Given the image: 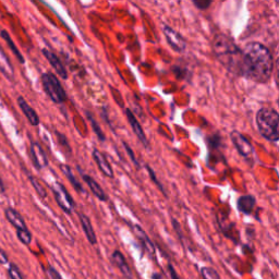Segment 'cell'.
Segmentation results:
<instances>
[{
  "label": "cell",
  "mask_w": 279,
  "mask_h": 279,
  "mask_svg": "<svg viewBox=\"0 0 279 279\" xmlns=\"http://www.w3.org/2000/svg\"><path fill=\"white\" fill-rule=\"evenodd\" d=\"M201 276H202L203 279H220V276L218 273L212 267H202L201 268Z\"/></svg>",
  "instance_id": "obj_25"
},
{
  "label": "cell",
  "mask_w": 279,
  "mask_h": 279,
  "mask_svg": "<svg viewBox=\"0 0 279 279\" xmlns=\"http://www.w3.org/2000/svg\"><path fill=\"white\" fill-rule=\"evenodd\" d=\"M111 260L115 263V265L118 267V269L121 272V274L125 276L127 279H133L132 278V272L131 268L128 265V262L126 261V258L123 257V254L120 251H115L111 255Z\"/></svg>",
  "instance_id": "obj_15"
},
{
  "label": "cell",
  "mask_w": 279,
  "mask_h": 279,
  "mask_svg": "<svg viewBox=\"0 0 279 279\" xmlns=\"http://www.w3.org/2000/svg\"><path fill=\"white\" fill-rule=\"evenodd\" d=\"M18 105L20 107V109L22 110V113L24 114L29 122L31 123V126L36 127L40 125V117H38V115L36 114V111L33 109V108L27 104L26 100L22 96L18 97Z\"/></svg>",
  "instance_id": "obj_12"
},
{
  "label": "cell",
  "mask_w": 279,
  "mask_h": 279,
  "mask_svg": "<svg viewBox=\"0 0 279 279\" xmlns=\"http://www.w3.org/2000/svg\"><path fill=\"white\" fill-rule=\"evenodd\" d=\"M6 192V187H5V183L2 179V177H0V193H5Z\"/></svg>",
  "instance_id": "obj_34"
},
{
  "label": "cell",
  "mask_w": 279,
  "mask_h": 279,
  "mask_svg": "<svg viewBox=\"0 0 279 279\" xmlns=\"http://www.w3.org/2000/svg\"><path fill=\"white\" fill-rule=\"evenodd\" d=\"M152 279H165L164 277H162L160 274H156V273H154L153 276H152Z\"/></svg>",
  "instance_id": "obj_35"
},
{
  "label": "cell",
  "mask_w": 279,
  "mask_h": 279,
  "mask_svg": "<svg viewBox=\"0 0 279 279\" xmlns=\"http://www.w3.org/2000/svg\"><path fill=\"white\" fill-rule=\"evenodd\" d=\"M273 68L272 52L265 45L253 42L242 49L241 76L258 83H266L272 76Z\"/></svg>",
  "instance_id": "obj_1"
},
{
  "label": "cell",
  "mask_w": 279,
  "mask_h": 279,
  "mask_svg": "<svg viewBox=\"0 0 279 279\" xmlns=\"http://www.w3.org/2000/svg\"><path fill=\"white\" fill-rule=\"evenodd\" d=\"M126 115H127V118H128V121L130 123L131 128H132L134 134L137 136V138L141 141L144 145V147H146V149H149V140H147L146 137V134L144 132V130L142 128V126L140 125V122L137 121V119L135 118L134 114L131 111L130 109H126Z\"/></svg>",
  "instance_id": "obj_10"
},
{
  "label": "cell",
  "mask_w": 279,
  "mask_h": 279,
  "mask_svg": "<svg viewBox=\"0 0 279 279\" xmlns=\"http://www.w3.org/2000/svg\"><path fill=\"white\" fill-rule=\"evenodd\" d=\"M77 170H79V172L81 173L82 175V178H83V180L88 183L89 185V188L91 189L92 193L93 194H94L99 201H102V202H105V201L107 200V197L105 194V191L103 190V188L100 187L99 183L95 180V179H93V178L87 174H84L82 170L77 167Z\"/></svg>",
  "instance_id": "obj_14"
},
{
  "label": "cell",
  "mask_w": 279,
  "mask_h": 279,
  "mask_svg": "<svg viewBox=\"0 0 279 279\" xmlns=\"http://www.w3.org/2000/svg\"><path fill=\"white\" fill-rule=\"evenodd\" d=\"M145 168H146V170H147V172H149V174H150V177H151V179L154 181V183L155 184H156L157 185V187H158V189L162 192V194H164L165 197H167L166 196V192H165V189H164V187H162V184L159 182V180L157 179V178H156V175H155V173H154V170L149 166V165H146L145 166Z\"/></svg>",
  "instance_id": "obj_27"
},
{
  "label": "cell",
  "mask_w": 279,
  "mask_h": 279,
  "mask_svg": "<svg viewBox=\"0 0 279 279\" xmlns=\"http://www.w3.org/2000/svg\"><path fill=\"white\" fill-rule=\"evenodd\" d=\"M30 157L34 167L37 170H42L48 166V158L46 156L43 147L40 143L32 141L30 145Z\"/></svg>",
  "instance_id": "obj_8"
},
{
  "label": "cell",
  "mask_w": 279,
  "mask_h": 279,
  "mask_svg": "<svg viewBox=\"0 0 279 279\" xmlns=\"http://www.w3.org/2000/svg\"><path fill=\"white\" fill-rule=\"evenodd\" d=\"M56 135H57V137H58V142H59V144H61V146L66 147V150L70 151V145H69V143H68L67 137H66L63 133L58 132V131H56Z\"/></svg>",
  "instance_id": "obj_30"
},
{
  "label": "cell",
  "mask_w": 279,
  "mask_h": 279,
  "mask_svg": "<svg viewBox=\"0 0 279 279\" xmlns=\"http://www.w3.org/2000/svg\"><path fill=\"white\" fill-rule=\"evenodd\" d=\"M212 49L216 59L229 72L241 76L242 49H240L235 41L226 34H217L212 41Z\"/></svg>",
  "instance_id": "obj_2"
},
{
  "label": "cell",
  "mask_w": 279,
  "mask_h": 279,
  "mask_svg": "<svg viewBox=\"0 0 279 279\" xmlns=\"http://www.w3.org/2000/svg\"><path fill=\"white\" fill-rule=\"evenodd\" d=\"M0 35H2V37L6 41V43L8 44V46H9V48L12 50V52L14 53L15 57H17V59L19 60V63H20V64H24V63H25L24 57L22 56V53L19 51V49H18L17 46H15L14 42L11 40V37H10L9 33H8L6 30H3L2 32H0Z\"/></svg>",
  "instance_id": "obj_21"
},
{
  "label": "cell",
  "mask_w": 279,
  "mask_h": 279,
  "mask_svg": "<svg viewBox=\"0 0 279 279\" xmlns=\"http://www.w3.org/2000/svg\"><path fill=\"white\" fill-rule=\"evenodd\" d=\"M46 274H47L48 279H63L60 276V274L58 273V270H56L52 266H48L46 268Z\"/></svg>",
  "instance_id": "obj_28"
},
{
  "label": "cell",
  "mask_w": 279,
  "mask_h": 279,
  "mask_svg": "<svg viewBox=\"0 0 279 279\" xmlns=\"http://www.w3.org/2000/svg\"><path fill=\"white\" fill-rule=\"evenodd\" d=\"M77 215H79L82 228H83V231L85 234V237H87V239H88V241L92 245H95L97 243V237H96L94 229H93V226H92V222H91L90 218L87 215H84L82 213H79Z\"/></svg>",
  "instance_id": "obj_16"
},
{
  "label": "cell",
  "mask_w": 279,
  "mask_h": 279,
  "mask_svg": "<svg viewBox=\"0 0 279 279\" xmlns=\"http://www.w3.org/2000/svg\"><path fill=\"white\" fill-rule=\"evenodd\" d=\"M255 198L251 194H246L240 197L237 201V207L239 212H241L244 215H251L253 213V209L255 207Z\"/></svg>",
  "instance_id": "obj_18"
},
{
  "label": "cell",
  "mask_w": 279,
  "mask_h": 279,
  "mask_svg": "<svg viewBox=\"0 0 279 279\" xmlns=\"http://www.w3.org/2000/svg\"><path fill=\"white\" fill-rule=\"evenodd\" d=\"M133 231H134L135 236L137 237V239L140 240V242H141L142 245L144 246V249L146 250V252L149 253L150 255H152V257H154L155 253H156V249H155V245L151 241V239L149 238V236L145 234V231L141 227L137 226V225L133 226Z\"/></svg>",
  "instance_id": "obj_17"
},
{
  "label": "cell",
  "mask_w": 279,
  "mask_h": 279,
  "mask_svg": "<svg viewBox=\"0 0 279 279\" xmlns=\"http://www.w3.org/2000/svg\"><path fill=\"white\" fill-rule=\"evenodd\" d=\"M0 71H2L8 79L12 80L14 77V68L10 63L9 57L7 53L0 47Z\"/></svg>",
  "instance_id": "obj_19"
},
{
  "label": "cell",
  "mask_w": 279,
  "mask_h": 279,
  "mask_svg": "<svg viewBox=\"0 0 279 279\" xmlns=\"http://www.w3.org/2000/svg\"><path fill=\"white\" fill-rule=\"evenodd\" d=\"M8 263H9V258H8L7 253L3 249H0V264L5 265L8 264Z\"/></svg>",
  "instance_id": "obj_32"
},
{
  "label": "cell",
  "mask_w": 279,
  "mask_h": 279,
  "mask_svg": "<svg viewBox=\"0 0 279 279\" xmlns=\"http://www.w3.org/2000/svg\"><path fill=\"white\" fill-rule=\"evenodd\" d=\"M42 52H43V55L45 56V58L48 60L49 65L53 68V70H55V71L57 72V74L61 77V79L67 80L68 79L67 70H66L65 66L63 65V63H61V60L57 57L56 53H53L52 51L46 49V48H44L42 50Z\"/></svg>",
  "instance_id": "obj_9"
},
{
  "label": "cell",
  "mask_w": 279,
  "mask_h": 279,
  "mask_svg": "<svg viewBox=\"0 0 279 279\" xmlns=\"http://www.w3.org/2000/svg\"><path fill=\"white\" fill-rule=\"evenodd\" d=\"M122 145L125 146V149H126V151H127V153H128V155H129V157L131 158V160H132L133 164H134L136 167H140V162L137 161V159H136V157H135V155H134L133 151L131 150V147H130L126 142H122Z\"/></svg>",
  "instance_id": "obj_29"
},
{
  "label": "cell",
  "mask_w": 279,
  "mask_h": 279,
  "mask_svg": "<svg viewBox=\"0 0 279 279\" xmlns=\"http://www.w3.org/2000/svg\"><path fill=\"white\" fill-rule=\"evenodd\" d=\"M87 117H88L89 121L91 122V126L93 127V130H94V132H95L96 136L98 137L99 141H100V142L106 141V136H105V134L103 133V131H102V129H100V127H99V125L97 123V121L95 120L94 116L92 115V113L87 111Z\"/></svg>",
  "instance_id": "obj_22"
},
{
  "label": "cell",
  "mask_w": 279,
  "mask_h": 279,
  "mask_svg": "<svg viewBox=\"0 0 279 279\" xmlns=\"http://www.w3.org/2000/svg\"><path fill=\"white\" fill-rule=\"evenodd\" d=\"M60 169H61V172L64 173V175L67 177V179L69 180V182L72 184V187L77 192H80V193H84L85 192L84 188L82 187V184L80 183L79 179H77V178L74 176L72 169L70 168V166H68V165H60Z\"/></svg>",
  "instance_id": "obj_20"
},
{
  "label": "cell",
  "mask_w": 279,
  "mask_h": 279,
  "mask_svg": "<svg viewBox=\"0 0 279 279\" xmlns=\"http://www.w3.org/2000/svg\"><path fill=\"white\" fill-rule=\"evenodd\" d=\"M8 275H9L10 279H24L20 268L14 263H11L9 267H8Z\"/></svg>",
  "instance_id": "obj_26"
},
{
  "label": "cell",
  "mask_w": 279,
  "mask_h": 279,
  "mask_svg": "<svg viewBox=\"0 0 279 279\" xmlns=\"http://www.w3.org/2000/svg\"><path fill=\"white\" fill-rule=\"evenodd\" d=\"M230 140L232 144L236 147L238 153L241 155V156L249 158L252 156L254 153V147L251 144V142L247 140L241 132H239L237 130H234L230 133Z\"/></svg>",
  "instance_id": "obj_6"
},
{
  "label": "cell",
  "mask_w": 279,
  "mask_h": 279,
  "mask_svg": "<svg viewBox=\"0 0 279 279\" xmlns=\"http://www.w3.org/2000/svg\"><path fill=\"white\" fill-rule=\"evenodd\" d=\"M51 190H52L53 197H55V200H56L58 206L63 209L66 214H68V215L72 214L75 204H74V201H73L72 197L70 196V193L65 188V185L56 181L52 183Z\"/></svg>",
  "instance_id": "obj_5"
},
{
  "label": "cell",
  "mask_w": 279,
  "mask_h": 279,
  "mask_svg": "<svg viewBox=\"0 0 279 279\" xmlns=\"http://www.w3.org/2000/svg\"><path fill=\"white\" fill-rule=\"evenodd\" d=\"M257 126L260 133L267 141L277 142L279 138V115L274 108L263 107L257 114Z\"/></svg>",
  "instance_id": "obj_3"
},
{
  "label": "cell",
  "mask_w": 279,
  "mask_h": 279,
  "mask_svg": "<svg viewBox=\"0 0 279 279\" xmlns=\"http://www.w3.org/2000/svg\"><path fill=\"white\" fill-rule=\"evenodd\" d=\"M168 270H169V274H170V277H172V279H181L179 276H178L176 269L174 268V266L172 264H169Z\"/></svg>",
  "instance_id": "obj_33"
},
{
  "label": "cell",
  "mask_w": 279,
  "mask_h": 279,
  "mask_svg": "<svg viewBox=\"0 0 279 279\" xmlns=\"http://www.w3.org/2000/svg\"><path fill=\"white\" fill-rule=\"evenodd\" d=\"M162 32H164V35L168 44L170 45V47L174 50L178 52H183L185 48H187V42H185L182 35L178 33L177 31H175L169 25H164L162 26Z\"/></svg>",
  "instance_id": "obj_7"
},
{
  "label": "cell",
  "mask_w": 279,
  "mask_h": 279,
  "mask_svg": "<svg viewBox=\"0 0 279 279\" xmlns=\"http://www.w3.org/2000/svg\"><path fill=\"white\" fill-rule=\"evenodd\" d=\"M5 216H6L7 220L9 221L17 230L27 229V226H26L24 218H23L22 215L18 211H15L14 208H12V207L6 208L5 209Z\"/></svg>",
  "instance_id": "obj_13"
},
{
  "label": "cell",
  "mask_w": 279,
  "mask_h": 279,
  "mask_svg": "<svg viewBox=\"0 0 279 279\" xmlns=\"http://www.w3.org/2000/svg\"><path fill=\"white\" fill-rule=\"evenodd\" d=\"M93 158H94L95 162L97 164L98 168L100 172H102V174L107 177V178H110V179H113V178L115 177L114 175V170L109 164V161L107 160L106 156L105 155L102 153V152H99L98 150H94L93 151Z\"/></svg>",
  "instance_id": "obj_11"
},
{
  "label": "cell",
  "mask_w": 279,
  "mask_h": 279,
  "mask_svg": "<svg viewBox=\"0 0 279 279\" xmlns=\"http://www.w3.org/2000/svg\"><path fill=\"white\" fill-rule=\"evenodd\" d=\"M193 5H194L198 9L205 10L212 5V2H207V0H203V2H198V0H193Z\"/></svg>",
  "instance_id": "obj_31"
},
{
  "label": "cell",
  "mask_w": 279,
  "mask_h": 279,
  "mask_svg": "<svg viewBox=\"0 0 279 279\" xmlns=\"http://www.w3.org/2000/svg\"><path fill=\"white\" fill-rule=\"evenodd\" d=\"M27 178H29V180L31 181V183H32L33 188L35 189V191H36V193L38 194V197L42 198V199L47 198V192H46V190H45V188L42 185V183L40 181H38L35 177L31 176V175H27Z\"/></svg>",
  "instance_id": "obj_23"
},
{
  "label": "cell",
  "mask_w": 279,
  "mask_h": 279,
  "mask_svg": "<svg viewBox=\"0 0 279 279\" xmlns=\"http://www.w3.org/2000/svg\"><path fill=\"white\" fill-rule=\"evenodd\" d=\"M17 237L20 240V242L23 243L24 245H30L31 242H32V234L29 229H22V230H17Z\"/></svg>",
  "instance_id": "obj_24"
},
{
  "label": "cell",
  "mask_w": 279,
  "mask_h": 279,
  "mask_svg": "<svg viewBox=\"0 0 279 279\" xmlns=\"http://www.w3.org/2000/svg\"><path fill=\"white\" fill-rule=\"evenodd\" d=\"M41 80L43 89L51 99V102L55 104H63L67 99V94L58 77L51 72H46L42 74Z\"/></svg>",
  "instance_id": "obj_4"
}]
</instances>
